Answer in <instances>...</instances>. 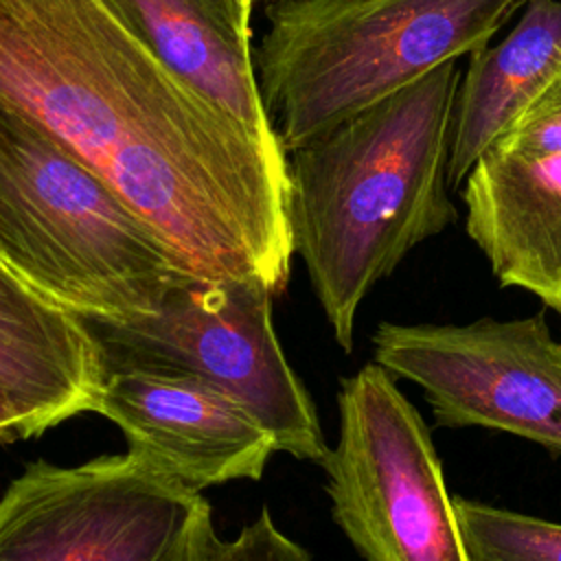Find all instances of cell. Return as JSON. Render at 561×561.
Listing matches in <instances>:
<instances>
[{
    "label": "cell",
    "instance_id": "obj_2",
    "mask_svg": "<svg viewBox=\"0 0 561 561\" xmlns=\"http://www.w3.org/2000/svg\"><path fill=\"white\" fill-rule=\"evenodd\" d=\"M460 79L445 61L287 153L294 252L346 353L366 294L458 217L447 164Z\"/></svg>",
    "mask_w": 561,
    "mask_h": 561
},
{
    "label": "cell",
    "instance_id": "obj_15",
    "mask_svg": "<svg viewBox=\"0 0 561 561\" xmlns=\"http://www.w3.org/2000/svg\"><path fill=\"white\" fill-rule=\"evenodd\" d=\"M489 151L511 158L561 153V72L513 118Z\"/></svg>",
    "mask_w": 561,
    "mask_h": 561
},
{
    "label": "cell",
    "instance_id": "obj_5",
    "mask_svg": "<svg viewBox=\"0 0 561 561\" xmlns=\"http://www.w3.org/2000/svg\"><path fill=\"white\" fill-rule=\"evenodd\" d=\"M272 296L256 280L186 276L153 313L85 322L107 366L191 375L256 416L278 451L322 462L329 445L316 405L278 344Z\"/></svg>",
    "mask_w": 561,
    "mask_h": 561
},
{
    "label": "cell",
    "instance_id": "obj_3",
    "mask_svg": "<svg viewBox=\"0 0 561 561\" xmlns=\"http://www.w3.org/2000/svg\"><path fill=\"white\" fill-rule=\"evenodd\" d=\"M528 0H274L254 48L285 153L445 61L484 48Z\"/></svg>",
    "mask_w": 561,
    "mask_h": 561
},
{
    "label": "cell",
    "instance_id": "obj_16",
    "mask_svg": "<svg viewBox=\"0 0 561 561\" xmlns=\"http://www.w3.org/2000/svg\"><path fill=\"white\" fill-rule=\"evenodd\" d=\"M208 561H311V557L274 524L267 508H261V515L234 539H219Z\"/></svg>",
    "mask_w": 561,
    "mask_h": 561
},
{
    "label": "cell",
    "instance_id": "obj_7",
    "mask_svg": "<svg viewBox=\"0 0 561 561\" xmlns=\"http://www.w3.org/2000/svg\"><path fill=\"white\" fill-rule=\"evenodd\" d=\"M340 432L320 462L331 515L364 561H469L421 412L377 362L340 381Z\"/></svg>",
    "mask_w": 561,
    "mask_h": 561
},
{
    "label": "cell",
    "instance_id": "obj_6",
    "mask_svg": "<svg viewBox=\"0 0 561 561\" xmlns=\"http://www.w3.org/2000/svg\"><path fill=\"white\" fill-rule=\"evenodd\" d=\"M210 504L134 454L31 462L0 495V561H208Z\"/></svg>",
    "mask_w": 561,
    "mask_h": 561
},
{
    "label": "cell",
    "instance_id": "obj_12",
    "mask_svg": "<svg viewBox=\"0 0 561 561\" xmlns=\"http://www.w3.org/2000/svg\"><path fill=\"white\" fill-rule=\"evenodd\" d=\"M105 353L90 324L0 265V390L48 427L92 412Z\"/></svg>",
    "mask_w": 561,
    "mask_h": 561
},
{
    "label": "cell",
    "instance_id": "obj_4",
    "mask_svg": "<svg viewBox=\"0 0 561 561\" xmlns=\"http://www.w3.org/2000/svg\"><path fill=\"white\" fill-rule=\"evenodd\" d=\"M0 265L83 320L153 313L191 276L105 180L2 101Z\"/></svg>",
    "mask_w": 561,
    "mask_h": 561
},
{
    "label": "cell",
    "instance_id": "obj_17",
    "mask_svg": "<svg viewBox=\"0 0 561 561\" xmlns=\"http://www.w3.org/2000/svg\"><path fill=\"white\" fill-rule=\"evenodd\" d=\"M48 423L33 412L31 408L22 405L13 397H9L4 390H0V440L13 443L18 438H31L37 434H44Z\"/></svg>",
    "mask_w": 561,
    "mask_h": 561
},
{
    "label": "cell",
    "instance_id": "obj_9",
    "mask_svg": "<svg viewBox=\"0 0 561 561\" xmlns=\"http://www.w3.org/2000/svg\"><path fill=\"white\" fill-rule=\"evenodd\" d=\"M92 412L121 427L129 454L191 491L259 480L278 451L243 405L182 373L107 366Z\"/></svg>",
    "mask_w": 561,
    "mask_h": 561
},
{
    "label": "cell",
    "instance_id": "obj_18",
    "mask_svg": "<svg viewBox=\"0 0 561 561\" xmlns=\"http://www.w3.org/2000/svg\"><path fill=\"white\" fill-rule=\"evenodd\" d=\"M254 2H261V0H254ZM267 2H274V0H267Z\"/></svg>",
    "mask_w": 561,
    "mask_h": 561
},
{
    "label": "cell",
    "instance_id": "obj_1",
    "mask_svg": "<svg viewBox=\"0 0 561 561\" xmlns=\"http://www.w3.org/2000/svg\"><path fill=\"white\" fill-rule=\"evenodd\" d=\"M0 101L105 180L191 276L287 287V153L175 77L103 0H0Z\"/></svg>",
    "mask_w": 561,
    "mask_h": 561
},
{
    "label": "cell",
    "instance_id": "obj_13",
    "mask_svg": "<svg viewBox=\"0 0 561 561\" xmlns=\"http://www.w3.org/2000/svg\"><path fill=\"white\" fill-rule=\"evenodd\" d=\"M561 72V0H528L495 46L471 53L460 79L447 184L460 186L513 118Z\"/></svg>",
    "mask_w": 561,
    "mask_h": 561
},
{
    "label": "cell",
    "instance_id": "obj_8",
    "mask_svg": "<svg viewBox=\"0 0 561 561\" xmlns=\"http://www.w3.org/2000/svg\"><path fill=\"white\" fill-rule=\"evenodd\" d=\"M373 359L423 392L438 427L506 432L561 456V340L543 311L467 324L381 322Z\"/></svg>",
    "mask_w": 561,
    "mask_h": 561
},
{
    "label": "cell",
    "instance_id": "obj_11",
    "mask_svg": "<svg viewBox=\"0 0 561 561\" xmlns=\"http://www.w3.org/2000/svg\"><path fill=\"white\" fill-rule=\"evenodd\" d=\"M462 184L467 234L497 283L561 313V153L486 151Z\"/></svg>",
    "mask_w": 561,
    "mask_h": 561
},
{
    "label": "cell",
    "instance_id": "obj_10",
    "mask_svg": "<svg viewBox=\"0 0 561 561\" xmlns=\"http://www.w3.org/2000/svg\"><path fill=\"white\" fill-rule=\"evenodd\" d=\"M103 2L175 77L263 145L280 149L254 68V0Z\"/></svg>",
    "mask_w": 561,
    "mask_h": 561
},
{
    "label": "cell",
    "instance_id": "obj_14",
    "mask_svg": "<svg viewBox=\"0 0 561 561\" xmlns=\"http://www.w3.org/2000/svg\"><path fill=\"white\" fill-rule=\"evenodd\" d=\"M469 561H561V524L454 497Z\"/></svg>",
    "mask_w": 561,
    "mask_h": 561
}]
</instances>
